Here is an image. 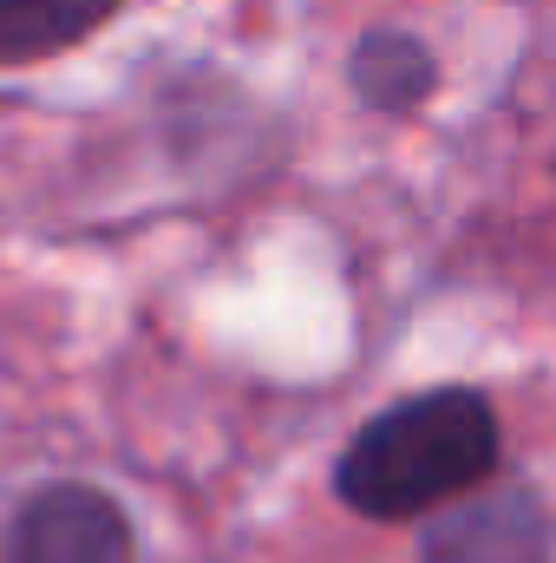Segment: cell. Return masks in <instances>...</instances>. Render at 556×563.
<instances>
[{
  "instance_id": "cell-3",
  "label": "cell",
  "mask_w": 556,
  "mask_h": 563,
  "mask_svg": "<svg viewBox=\"0 0 556 563\" xmlns=\"http://www.w3.org/2000/svg\"><path fill=\"white\" fill-rule=\"evenodd\" d=\"M419 563H556L544 485L524 472H498L491 485L419 518Z\"/></svg>"
},
{
  "instance_id": "cell-1",
  "label": "cell",
  "mask_w": 556,
  "mask_h": 563,
  "mask_svg": "<svg viewBox=\"0 0 556 563\" xmlns=\"http://www.w3.org/2000/svg\"><path fill=\"white\" fill-rule=\"evenodd\" d=\"M504 472V413L471 380H438L374 407L327 465L341 511L367 525H419Z\"/></svg>"
},
{
  "instance_id": "cell-2",
  "label": "cell",
  "mask_w": 556,
  "mask_h": 563,
  "mask_svg": "<svg viewBox=\"0 0 556 563\" xmlns=\"http://www.w3.org/2000/svg\"><path fill=\"white\" fill-rule=\"evenodd\" d=\"M0 563H138V518L99 478H40L0 518Z\"/></svg>"
},
{
  "instance_id": "cell-4",
  "label": "cell",
  "mask_w": 556,
  "mask_h": 563,
  "mask_svg": "<svg viewBox=\"0 0 556 563\" xmlns=\"http://www.w3.org/2000/svg\"><path fill=\"white\" fill-rule=\"evenodd\" d=\"M341 79H347V99L367 119H419L445 86V59L419 26L374 20V26L354 33V46L341 59Z\"/></svg>"
},
{
  "instance_id": "cell-5",
  "label": "cell",
  "mask_w": 556,
  "mask_h": 563,
  "mask_svg": "<svg viewBox=\"0 0 556 563\" xmlns=\"http://www.w3.org/2000/svg\"><path fill=\"white\" fill-rule=\"evenodd\" d=\"M132 0H0V73L53 66L92 46Z\"/></svg>"
}]
</instances>
